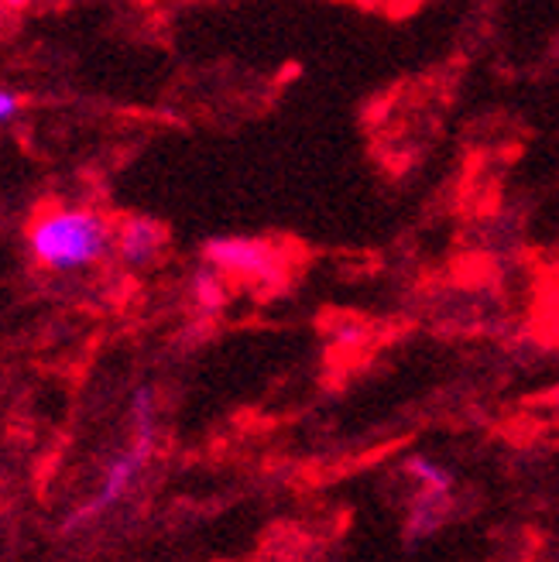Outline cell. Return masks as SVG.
Wrapping results in <instances>:
<instances>
[{"label": "cell", "instance_id": "obj_1", "mask_svg": "<svg viewBox=\"0 0 559 562\" xmlns=\"http://www.w3.org/2000/svg\"><path fill=\"white\" fill-rule=\"evenodd\" d=\"M161 439V422H158V395L155 387H137L131 398V439L124 449H118L114 457L107 460L100 481L93 487V494L79 504V508L66 518L63 531H79V528H93L100 525L110 512H118L121 504L137 491L142 476L155 457Z\"/></svg>", "mask_w": 559, "mask_h": 562}, {"label": "cell", "instance_id": "obj_2", "mask_svg": "<svg viewBox=\"0 0 559 562\" xmlns=\"http://www.w3.org/2000/svg\"><path fill=\"white\" fill-rule=\"evenodd\" d=\"M27 255L48 274L90 271L114 250V227L90 206H52L24 234Z\"/></svg>", "mask_w": 559, "mask_h": 562}, {"label": "cell", "instance_id": "obj_3", "mask_svg": "<svg viewBox=\"0 0 559 562\" xmlns=\"http://www.w3.org/2000/svg\"><path fill=\"white\" fill-rule=\"evenodd\" d=\"M405 476L415 484V497L405 515V539L423 542L446 521V515H450L457 476L450 467L436 463L433 457H409Z\"/></svg>", "mask_w": 559, "mask_h": 562}, {"label": "cell", "instance_id": "obj_4", "mask_svg": "<svg viewBox=\"0 0 559 562\" xmlns=\"http://www.w3.org/2000/svg\"><path fill=\"white\" fill-rule=\"evenodd\" d=\"M203 258L220 274L244 281H271L282 271V250L261 237H216L203 247Z\"/></svg>", "mask_w": 559, "mask_h": 562}, {"label": "cell", "instance_id": "obj_5", "mask_svg": "<svg viewBox=\"0 0 559 562\" xmlns=\"http://www.w3.org/2000/svg\"><path fill=\"white\" fill-rule=\"evenodd\" d=\"M165 244H169L165 227L155 220H145V216H134L124 223L121 231H114V255L131 271H142V268L155 265L161 258Z\"/></svg>", "mask_w": 559, "mask_h": 562}, {"label": "cell", "instance_id": "obj_6", "mask_svg": "<svg viewBox=\"0 0 559 562\" xmlns=\"http://www.w3.org/2000/svg\"><path fill=\"white\" fill-rule=\"evenodd\" d=\"M21 110H24V97L11 87H0V124L18 121Z\"/></svg>", "mask_w": 559, "mask_h": 562}, {"label": "cell", "instance_id": "obj_7", "mask_svg": "<svg viewBox=\"0 0 559 562\" xmlns=\"http://www.w3.org/2000/svg\"><path fill=\"white\" fill-rule=\"evenodd\" d=\"M0 4H4L8 11H14V14H18L21 8H27V0H0Z\"/></svg>", "mask_w": 559, "mask_h": 562}, {"label": "cell", "instance_id": "obj_8", "mask_svg": "<svg viewBox=\"0 0 559 562\" xmlns=\"http://www.w3.org/2000/svg\"><path fill=\"white\" fill-rule=\"evenodd\" d=\"M11 14H14V11H8L4 4H0V35H4V27H8V21H11Z\"/></svg>", "mask_w": 559, "mask_h": 562}]
</instances>
